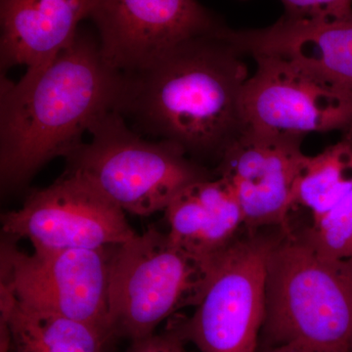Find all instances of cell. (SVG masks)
<instances>
[{"label":"cell","mask_w":352,"mask_h":352,"mask_svg":"<svg viewBox=\"0 0 352 352\" xmlns=\"http://www.w3.org/2000/svg\"><path fill=\"white\" fill-rule=\"evenodd\" d=\"M88 133L90 141L65 157L66 170L87 176L124 212L156 214L185 187L212 177L179 145L147 140L116 111L99 117Z\"/></svg>","instance_id":"5b68a950"},{"label":"cell","mask_w":352,"mask_h":352,"mask_svg":"<svg viewBox=\"0 0 352 352\" xmlns=\"http://www.w3.org/2000/svg\"><path fill=\"white\" fill-rule=\"evenodd\" d=\"M285 17L294 19L344 17L352 13V0H280Z\"/></svg>","instance_id":"ac0fdd59"},{"label":"cell","mask_w":352,"mask_h":352,"mask_svg":"<svg viewBox=\"0 0 352 352\" xmlns=\"http://www.w3.org/2000/svg\"><path fill=\"white\" fill-rule=\"evenodd\" d=\"M122 85L98 38L82 31L41 71L18 82L1 76V189L23 188L44 164L68 156L95 120L116 110Z\"/></svg>","instance_id":"7a4b0ae2"},{"label":"cell","mask_w":352,"mask_h":352,"mask_svg":"<svg viewBox=\"0 0 352 352\" xmlns=\"http://www.w3.org/2000/svg\"><path fill=\"white\" fill-rule=\"evenodd\" d=\"M302 141L245 129L220 157L215 173L237 197L247 230L291 229L294 188L305 157Z\"/></svg>","instance_id":"8fae6325"},{"label":"cell","mask_w":352,"mask_h":352,"mask_svg":"<svg viewBox=\"0 0 352 352\" xmlns=\"http://www.w3.org/2000/svg\"><path fill=\"white\" fill-rule=\"evenodd\" d=\"M227 28L122 74L116 112L142 135L175 143L197 162L219 163L247 129L243 94L249 71L244 55L224 36Z\"/></svg>","instance_id":"6da1fadb"},{"label":"cell","mask_w":352,"mask_h":352,"mask_svg":"<svg viewBox=\"0 0 352 352\" xmlns=\"http://www.w3.org/2000/svg\"><path fill=\"white\" fill-rule=\"evenodd\" d=\"M224 36L243 55L283 58L352 94V13L311 19L282 16L264 29L227 28Z\"/></svg>","instance_id":"7c38bea8"},{"label":"cell","mask_w":352,"mask_h":352,"mask_svg":"<svg viewBox=\"0 0 352 352\" xmlns=\"http://www.w3.org/2000/svg\"><path fill=\"white\" fill-rule=\"evenodd\" d=\"M115 248L25 254L9 238L1 244V285L23 305L89 324L110 336Z\"/></svg>","instance_id":"ba28073f"},{"label":"cell","mask_w":352,"mask_h":352,"mask_svg":"<svg viewBox=\"0 0 352 352\" xmlns=\"http://www.w3.org/2000/svg\"><path fill=\"white\" fill-rule=\"evenodd\" d=\"M1 327L10 331L13 352H106L111 340L101 329L28 307L14 296L1 305Z\"/></svg>","instance_id":"9a60e30c"},{"label":"cell","mask_w":352,"mask_h":352,"mask_svg":"<svg viewBox=\"0 0 352 352\" xmlns=\"http://www.w3.org/2000/svg\"><path fill=\"white\" fill-rule=\"evenodd\" d=\"M221 256L187 251L156 227L117 245L109 292L111 338L144 339L182 308L198 307Z\"/></svg>","instance_id":"277c9868"},{"label":"cell","mask_w":352,"mask_h":352,"mask_svg":"<svg viewBox=\"0 0 352 352\" xmlns=\"http://www.w3.org/2000/svg\"><path fill=\"white\" fill-rule=\"evenodd\" d=\"M1 226L11 239L29 240L41 252L106 249L136 235L117 204L87 176L68 170L2 214Z\"/></svg>","instance_id":"52a82bcc"},{"label":"cell","mask_w":352,"mask_h":352,"mask_svg":"<svg viewBox=\"0 0 352 352\" xmlns=\"http://www.w3.org/2000/svg\"><path fill=\"white\" fill-rule=\"evenodd\" d=\"M164 212L170 226V239L206 258L223 254L245 229L237 197L219 176L185 187Z\"/></svg>","instance_id":"5bb4252c"},{"label":"cell","mask_w":352,"mask_h":352,"mask_svg":"<svg viewBox=\"0 0 352 352\" xmlns=\"http://www.w3.org/2000/svg\"><path fill=\"white\" fill-rule=\"evenodd\" d=\"M184 340L175 329L170 328L160 335L149 336L131 342L126 352H188Z\"/></svg>","instance_id":"d6986e66"},{"label":"cell","mask_w":352,"mask_h":352,"mask_svg":"<svg viewBox=\"0 0 352 352\" xmlns=\"http://www.w3.org/2000/svg\"><path fill=\"white\" fill-rule=\"evenodd\" d=\"M294 231L315 251L333 258L352 259V190L309 226Z\"/></svg>","instance_id":"e0dca14e"},{"label":"cell","mask_w":352,"mask_h":352,"mask_svg":"<svg viewBox=\"0 0 352 352\" xmlns=\"http://www.w3.org/2000/svg\"><path fill=\"white\" fill-rule=\"evenodd\" d=\"M89 18L102 56L122 74L146 68L178 44L227 27L198 0H96Z\"/></svg>","instance_id":"30bf717a"},{"label":"cell","mask_w":352,"mask_h":352,"mask_svg":"<svg viewBox=\"0 0 352 352\" xmlns=\"http://www.w3.org/2000/svg\"><path fill=\"white\" fill-rule=\"evenodd\" d=\"M96 0H0V68L41 71L74 41Z\"/></svg>","instance_id":"4fadbf2b"},{"label":"cell","mask_w":352,"mask_h":352,"mask_svg":"<svg viewBox=\"0 0 352 352\" xmlns=\"http://www.w3.org/2000/svg\"><path fill=\"white\" fill-rule=\"evenodd\" d=\"M263 352H337L331 351H324V349H314V347H308L303 346H296V344H285V346H279L271 347L267 351Z\"/></svg>","instance_id":"ffe728a7"},{"label":"cell","mask_w":352,"mask_h":352,"mask_svg":"<svg viewBox=\"0 0 352 352\" xmlns=\"http://www.w3.org/2000/svg\"><path fill=\"white\" fill-rule=\"evenodd\" d=\"M256 71L245 82V126L267 133L305 135L352 132V94L273 55L254 56Z\"/></svg>","instance_id":"9c48e42d"},{"label":"cell","mask_w":352,"mask_h":352,"mask_svg":"<svg viewBox=\"0 0 352 352\" xmlns=\"http://www.w3.org/2000/svg\"><path fill=\"white\" fill-rule=\"evenodd\" d=\"M261 332L272 347L352 352V259L315 251L293 230L271 252Z\"/></svg>","instance_id":"3957f363"},{"label":"cell","mask_w":352,"mask_h":352,"mask_svg":"<svg viewBox=\"0 0 352 352\" xmlns=\"http://www.w3.org/2000/svg\"><path fill=\"white\" fill-rule=\"evenodd\" d=\"M284 232L245 229L220 256L194 314L171 328L201 352H256L265 319L268 263Z\"/></svg>","instance_id":"8992f818"},{"label":"cell","mask_w":352,"mask_h":352,"mask_svg":"<svg viewBox=\"0 0 352 352\" xmlns=\"http://www.w3.org/2000/svg\"><path fill=\"white\" fill-rule=\"evenodd\" d=\"M352 190V132L324 151L305 155L294 188L293 212L325 214Z\"/></svg>","instance_id":"2e32d148"}]
</instances>
